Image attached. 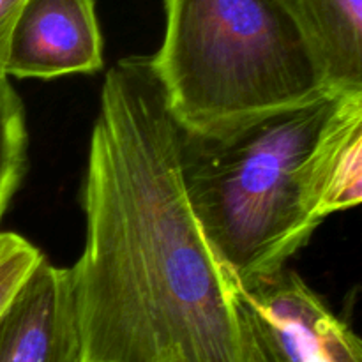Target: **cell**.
I'll return each instance as SVG.
<instances>
[{"instance_id":"30bf717a","label":"cell","mask_w":362,"mask_h":362,"mask_svg":"<svg viewBox=\"0 0 362 362\" xmlns=\"http://www.w3.org/2000/svg\"><path fill=\"white\" fill-rule=\"evenodd\" d=\"M42 258L41 251L25 237L0 232V313Z\"/></svg>"},{"instance_id":"8992f818","label":"cell","mask_w":362,"mask_h":362,"mask_svg":"<svg viewBox=\"0 0 362 362\" xmlns=\"http://www.w3.org/2000/svg\"><path fill=\"white\" fill-rule=\"evenodd\" d=\"M101 67L94 0H25L11 37L7 78L48 80Z\"/></svg>"},{"instance_id":"3957f363","label":"cell","mask_w":362,"mask_h":362,"mask_svg":"<svg viewBox=\"0 0 362 362\" xmlns=\"http://www.w3.org/2000/svg\"><path fill=\"white\" fill-rule=\"evenodd\" d=\"M151 57L177 126L219 134L329 94L281 0H165Z\"/></svg>"},{"instance_id":"6da1fadb","label":"cell","mask_w":362,"mask_h":362,"mask_svg":"<svg viewBox=\"0 0 362 362\" xmlns=\"http://www.w3.org/2000/svg\"><path fill=\"white\" fill-rule=\"evenodd\" d=\"M180 129L151 57L106 73L73 272L83 362H264L184 187Z\"/></svg>"},{"instance_id":"5b68a950","label":"cell","mask_w":362,"mask_h":362,"mask_svg":"<svg viewBox=\"0 0 362 362\" xmlns=\"http://www.w3.org/2000/svg\"><path fill=\"white\" fill-rule=\"evenodd\" d=\"M0 362H83L71 267L42 258L0 313Z\"/></svg>"},{"instance_id":"7a4b0ae2","label":"cell","mask_w":362,"mask_h":362,"mask_svg":"<svg viewBox=\"0 0 362 362\" xmlns=\"http://www.w3.org/2000/svg\"><path fill=\"white\" fill-rule=\"evenodd\" d=\"M357 136L362 90H332L226 133L180 129L187 198L237 285L281 271L306 246L327 218L332 170Z\"/></svg>"},{"instance_id":"ba28073f","label":"cell","mask_w":362,"mask_h":362,"mask_svg":"<svg viewBox=\"0 0 362 362\" xmlns=\"http://www.w3.org/2000/svg\"><path fill=\"white\" fill-rule=\"evenodd\" d=\"M27 161L23 103L9 78L0 80V221L20 186Z\"/></svg>"},{"instance_id":"8fae6325","label":"cell","mask_w":362,"mask_h":362,"mask_svg":"<svg viewBox=\"0 0 362 362\" xmlns=\"http://www.w3.org/2000/svg\"><path fill=\"white\" fill-rule=\"evenodd\" d=\"M25 0H0V80L7 78V57L11 37Z\"/></svg>"},{"instance_id":"9c48e42d","label":"cell","mask_w":362,"mask_h":362,"mask_svg":"<svg viewBox=\"0 0 362 362\" xmlns=\"http://www.w3.org/2000/svg\"><path fill=\"white\" fill-rule=\"evenodd\" d=\"M362 200V136L354 138L341 152L325 194V214L349 211Z\"/></svg>"},{"instance_id":"52a82bcc","label":"cell","mask_w":362,"mask_h":362,"mask_svg":"<svg viewBox=\"0 0 362 362\" xmlns=\"http://www.w3.org/2000/svg\"><path fill=\"white\" fill-rule=\"evenodd\" d=\"M334 90H362V0H281Z\"/></svg>"},{"instance_id":"277c9868","label":"cell","mask_w":362,"mask_h":362,"mask_svg":"<svg viewBox=\"0 0 362 362\" xmlns=\"http://www.w3.org/2000/svg\"><path fill=\"white\" fill-rule=\"evenodd\" d=\"M235 292L264 362H362L352 327L290 269Z\"/></svg>"}]
</instances>
